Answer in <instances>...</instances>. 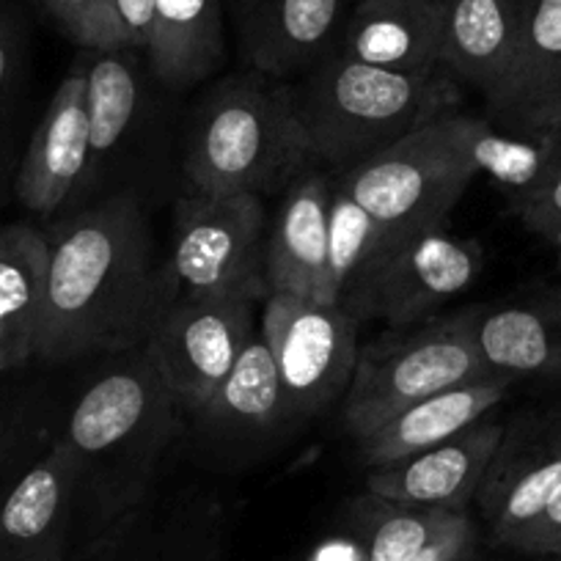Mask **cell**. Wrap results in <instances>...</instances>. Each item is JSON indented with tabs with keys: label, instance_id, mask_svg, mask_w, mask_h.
Masks as SVG:
<instances>
[{
	"label": "cell",
	"instance_id": "obj_1",
	"mask_svg": "<svg viewBox=\"0 0 561 561\" xmlns=\"http://www.w3.org/2000/svg\"><path fill=\"white\" fill-rule=\"evenodd\" d=\"M36 355L53 364L144 347L160 309L152 229L133 193H113L45 231Z\"/></svg>",
	"mask_w": 561,
	"mask_h": 561
},
{
	"label": "cell",
	"instance_id": "obj_2",
	"mask_svg": "<svg viewBox=\"0 0 561 561\" xmlns=\"http://www.w3.org/2000/svg\"><path fill=\"white\" fill-rule=\"evenodd\" d=\"M317 163L289 80L248 67L209 85L185 135L191 191L264 196L287 191Z\"/></svg>",
	"mask_w": 561,
	"mask_h": 561
},
{
	"label": "cell",
	"instance_id": "obj_3",
	"mask_svg": "<svg viewBox=\"0 0 561 561\" xmlns=\"http://www.w3.org/2000/svg\"><path fill=\"white\" fill-rule=\"evenodd\" d=\"M293 91L311 152L331 171L360 165L462 102V85L446 69L393 72L339 53L300 75Z\"/></svg>",
	"mask_w": 561,
	"mask_h": 561
},
{
	"label": "cell",
	"instance_id": "obj_4",
	"mask_svg": "<svg viewBox=\"0 0 561 561\" xmlns=\"http://www.w3.org/2000/svg\"><path fill=\"white\" fill-rule=\"evenodd\" d=\"M493 375L477 342V311L397 328L358 350L344 424L360 440L408 404Z\"/></svg>",
	"mask_w": 561,
	"mask_h": 561
},
{
	"label": "cell",
	"instance_id": "obj_5",
	"mask_svg": "<svg viewBox=\"0 0 561 561\" xmlns=\"http://www.w3.org/2000/svg\"><path fill=\"white\" fill-rule=\"evenodd\" d=\"M262 196H213L187 191L176 202L174 237L160 270V304L174 298H231L264 304Z\"/></svg>",
	"mask_w": 561,
	"mask_h": 561
},
{
	"label": "cell",
	"instance_id": "obj_6",
	"mask_svg": "<svg viewBox=\"0 0 561 561\" xmlns=\"http://www.w3.org/2000/svg\"><path fill=\"white\" fill-rule=\"evenodd\" d=\"M333 176L388 234L404 237L446 226L477 169L462 149L455 111Z\"/></svg>",
	"mask_w": 561,
	"mask_h": 561
},
{
	"label": "cell",
	"instance_id": "obj_7",
	"mask_svg": "<svg viewBox=\"0 0 561 561\" xmlns=\"http://www.w3.org/2000/svg\"><path fill=\"white\" fill-rule=\"evenodd\" d=\"M174 397L144 347L133 350L129 364L91 382L75 402L61 435L80 462L83 484L89 479H100L102 484V479H113L116 471L127 479V462L149 477V466L174 424ZM127 493L135 501L129 479Z\"/></svg>",
	"mask_w": 561,
	"mask_h": 561
},
{
	"label": "cell",
	"instance_id": "obj_8",
	"mask_svg": "<svg viewBox=\"0 0 561 561\" xmlns=\"http://www.w3.org/2000/svg\"><path fill=\"white\" fill-rule=\"evenodd\" d=\"M482 270V242L435 226L388 242L336 306L358 322L380 320L391 328L421 325L473 287Z\"/></svg>",
	"mask_w": 561,
	"mask_h": 561
},
{
	"label": "cell",
	"instance_id": "obj_9",
	"mask_svg": "<svg viewBox=\"0 0 561 561\" xmlns=\"http://www.w3.org/2000/svg\"><path fill=\"white\" fill-rule=\"evenodd\" d=\"M358 325L342 306L270 293L259 333L278 366L287 413L309 415L347 393L358 360Z\"/></svg>",
	"mask_w": 561,
	"mask_h": 561
},
{
	"label": "cell",
	"instance_id": "obj_10",
	"mask_svg": "<svg viewBox=\"0 0 561 561\" xmlns=\"http://www.w3.org/2000/svg\"><path fill=\"white\" fill-rule=\"evenodd\" d=\"M256 304L231 298H174L160 304L144 353L174 397L198 413L251 342Z\"/></svg>",
	"mask_w": 561,
	"mask_h": 561
},
{
	"label": "cell",
	"instance_id": "obj_11",
	"mask_svg": "<svg viewBox=\"0 0 561 561\" xmlns=\"http://www.w3.org/2000/svg\"><path fill=\"white\" fill-rule=\"evenodd\" d=\"M559 488L561 419L517 421L504 433L479 488V506L493 542L520 548Z\"/></svg>",
	"mask_w": 561,
	"mask_h": 561
},
{
	"label": "cell",
	"instance_id": "obj_12",
	"mask_svg": "<svg viewBox=\"0 0 561 561\" xmlns=\"http://www.w3.org/2000/svg\"><path fill=\"white\" fill-rule=\"evenodd\" d=\"M91 185V133L80 56L31 135L14 193L28 213L53 218Z\"/></svg>",
	"mask_w": 561,
	"mask_h": 561
},
{
	"label": "cell",
	"instance_id": "obj_13",
	"mask_svg": "<svg viewBox=\"0 0 561 561\" xmlns=\"http://www.w3.org/2000/svg\"><path fill=\"white\" fill-rule=\"evenodd\" d=\"M358 0H231L248 67L293 80L336 50Z\"/></svg>",
	"mask_w": 561,
	"mask_h": 561
},
{
	"label": "cell",
	"instance_id": "obj_14",
	"mask_svg": "<svg viewBox=\"0 0 561 561\" xmlns=\"http://www.w3.org/2000/svg\"><path fill=\"white\" fill-rule=\"evenodd\" d=\"M504 433L506 427L499 421H477L433 449L369 468L366 490L393 504L466 512L479 495Z\"/></svg>",
	"mask_w": 561,
	"mask_h": 561
},
{
	"label": "cell",
	"instance_id": "obj_15",
	"mask_svg": "<svg viewBox=\"0 0 561 561\" xmlns=\"http://www.w3.org/2000/svg\"><path fill=\"white\" fill-rule=\"evenodd\" d=\"M80 490V462L56 438L0 501V561L58 559Z\"/></svg>",
	"mask_w": 561,
	"mask_h": 561
},
{
	"label": "cell",
	"instance_id": "obj_16",
	"mask_svg": "<svg viewBox=\"0 0 561 561\" xmlns=\"http://www.w3.org/2000/svg\"><path fill=\"white\" fill-rule=\"evenodd\" d=\"M488 113L506 133L561 140V0H534L510 78Z\"/></svg>",
	"mask_w": 561,
	"mask_h": 561
},
{
	"label": "cell",
	"instance_id": "obj_17",
	"mask_svg": "<svg viewBox=\"0 0 561 561\" xmlns=\"http://www.w3.org/2000/svg\"><path fill=\"white\" fill-rule=\"evenodd\" d=\"M333 171H306L284 191L273 229L264 242L270 293H287L325 304L328 213Z\"/></svg>",
	"mask_w": 561,
	"mask_h": 561
},
{
	"label": "cell",
	"instance_id": "obj_18",
	"mask_svg": "<svg viewBox=\"0 0 561 561\" xmlns=\"http://www.w3.org/2000/svg\"><path fill=\"white\" fill-rule=\"evenodd\" d=\"M444 28V0H358L333 53L393 72H440Z\"/></svg>",
	"mask_w": 561,
	"mask_h": 561
},
{
	"label": "cell",
	"instance_id": "obj_19",
	"mask_svg": "<svg viewBox=\"0 0 561 561\" xmlns=\"http://www.w3.org/2000/svg\"><path fill=\"white\" fill-rule=\"evenodd\" d=\"M444 7L440 67L490 102L510 78L534 0H444Z\"/></svg>",
	"mask_w": 561,
	"mask_h": 561
},
{
	"label": "cell",
	"instance_id": "obj_20",
	"mask_svg": "<svg viewBox=\"0 0 561 561\" xmlns=\"http://www.w3.org/2000/svg\"><path fill=\"white\" fill-rule=\"evenodd\" d=\"M512 382L515 380H510V377L493 375L408 404L397 415H391L386 424H380L358 440L360 460L369 468L391 466V462L455 438L471 424L488 419L490 410L504 402Z\"/></svg>",
	"mask_w": 561,
	"mask_h": 561
},
{
	"label": "cell",
	"instance_id": "obj_21",
	"mask_svg": "<svg viewBox=\"0 0 561 561\" xmlns=\"http://www.w3.org/2000/svg\"><path fill=\"white\" fill-rule=\"evenodd\" d=\"M47 237L28 224L0 229V375L36 355L45 317Z\"/></svg>",
	"mask_w": 561,
	"mask_h": 561
},
{
	"label": "cell",
	"instance_id": "obj_22",
	"mask_svg": "<svg viewBox=\"0 0 561 561\" xmlns=\"http://www.w3.org/2000/svg\"><path fill=\"white\" fill-rule=\"evenodd\" d=\"M154 78L171 91L204 83L226 58L220 0H154L152 39L144 50Z\"/></svg>",
	"mask_w": 561,
	"mask_h": 561
},
{
	"label": "cell",
	"instance_id": "obj_23",
	"mask_svg": "<svg viewBox=\"0 0 561 561\" xmlns=\"http://www.w3.org/2000/svg\"><path fill=\"white\" fill-rule=\"evenodd\" d=\"M477 342L495 375L561 380V289L477 314Z\"/></svg>",
	"mask_w": 561,
	"mask_h": 561
},
{
	"label": "cell",
	"instance_id": "obj_24",
	"mask_svg": "<svg viewBox=\"0 0 561 561\" xmlns=\"http://www.w3.org/2000/svg\"><path fill=\"white\" fill-rule=\"evenodd\" d=\"M85 72V107L91 133V180L122 147L140 107V72L135 50H80Z\"/></svg>",
	"mask_w": 561,
	"mask_h": 561
},
{
	"label": "cell",
	"instance_id": "obj_25",
	"mask_svg": "<svg viewBox=\"0 0 561 561\" xmlns=\"http://www.w3.org/2000/svg\"><path fill=\"white\" fill-rule=\"evenodd\" d=\"M287 413L278 366L262 333H253L237 364L196 415L224 430H264Z\"/></svg>",
	"mask_w": 561,
	"mask_h": 561
},
{
	"label": "cell",
	"instance_id": "obj_26",
	"mask_svg": "<svg viewBox=\"0 0 561 561\" xmlns=\"http://www.w3.org/2000/svg\"><path fill=\"white\" fill-rule=\"evenodd\" d=\"M457 124H460L462 149L477 169V176H490L495 185L510 193L512 202L531 193L561 154V140L506 133L490 118L457 113Z\"/></svg>",
	"mask_w": 561,
	"mask_h": 561
},
{
	"label": "cell",
	"instance_id": "obj_27",
	"mask_svg": "<svg viewBox=\"0 0 561 561\" xmlns=\"http://www.w3.org/2000/svg\"><path fill=\"white\" fill-rule=\"evenodd\" d=\"M397 237L388 234L333 176L331 213H328V264H325V304L336 306L353 287V280L369 267L377 253Z\"/></svg>",
	"mask_w": 561,
	"mask_h": 561
},
{
	"label": "cell",
	"instance_id": "obj_28",
	"mask_svg": "<svg viewBox=\"0 0 561 561\" xmlns=\"http://www.w3.org/2000/svg\"><path fill=\"white\" fill-rule=\"evenodd\" d=\"M457 512L433 510V506H408L366 495L358 504V542L364 561H408L430 539L449 526Z\"/></svg>",
	"mask_w": 561,
	"mask_h": 561
},
{
	"label": "cell",
	"instance_id": "obj_29",
	"mask_svg": "<svg viewBox=\"0 0 561 561\" xmlns=\"http://www.w3.org/2000/svg\"><path fill=\"white\" fill-rule=\"evenodd\" d=\"M42 7L80 50L122 47L113 0H42Z\"/></svg>",
	"mask_w": 561,
	"mask_h": 561
},
{
	"label": "cell",
	"instance_id": "obj_30",
	"mask_svg": "<svg viewBox=\"0 0 561 561\" xmlns=\"http://www.w3.org/2000/svg\"><path fill=\"white\" fill-rule=\"evenodd\" d=\"M517 218L523 220L528 231H534L542 240L556 242L561 237V154L548 171L542 182L526 193L523 198L512 202Z\"/></svg>",
	"mask_w": 561,
	"mask_h": 561
},
{
	"label": "cell",
	"instance_id": "obj_31",
	"mask_svg": "<svg viewBox=\"0 0 561 561\" xmlns=\"http://www.w3.org/2000/svg\"><path fill=\"white\" fill-rule=\"evenodd\" d=\"M477 545V528L466 512H457L444 531L435 534L419 553L410 556L408 561H466Z\"/></svg>",
	"mask_w": 561,
	"mask_h": 561
},
{
	"label": "cell",
	"instance_id": "obj_32",
	"mask_svg": "<svg viewBox=\"0 0 561 561\" xmlns=\"http://www.w3.org/2000/svg\"><path fill=\"white\" fill-rule=\"evenodd\" d=\"M113 9H116L122 47L135 53L147 50L152 39L154 0H113Z\"/></svg>",
	"mask_w": 561,
	"mask_h": 561
},
{
	"label": "cell",
	"instance_id": "obj_33",
	"mask_svg": "<svg viewBox=\"0 0 561 561\" xmlns=\"http://www.w3.org/2000/svg\"><path fill=\"white\" fill-rule=\"evenodd\" d=\"M517 550L561 559V488L559 493L553 495V501L548 504V510L542 512V517L534 523V528L526 534V539H523Z\"/></svg>",
	"mask_w": 561,
	"mask_h": 561
},
{
	"label": "cell",
	"instance_id": "obj_34",
	"mask_svg": "<svg viewBox=\"0 0 561 561\" xmlns=\"http://www.w3.org/2000/svg\"><path fill=\"white\" fill-rule=\"evenodd\" d=\"M20 67V36L7 18H0V124L7 118Z\"/></svg>",
	"mask_w": 561,
	"mask_h": 561
},
{
	"label": "cell",
	"instance_id": "obj_35",
	"mask_svg": "<svg viewBox=\"0 0 561 561\" xmlns=\"http://www.w3.org/2000/svg\"><path fill=\"white\" fill-rule=\"evenodd\" d=\"M311 561H364V548H360L358 539L336 537L322 542Z\"/></svg>",
	"mask_w": 561,
	"mask_h": 561
},
{
	"label": "cell",
	"instance_id": "obj_36",
	"mask_svg": "<svg viewBox=\"0 0 561 561\" xmlns=\"http://www.w3.org/2000/svg\"><path fill=\"white\" fill-rule=\"evenodd\" d=\"M14 462H18V457H14V446H12V438H9L7 433H0V501L7 499V493L12 490V484L18 482L23 473H12Z\"/></svg>",
	"mask_w": 561,
	"mask_h": 561
},
{
	"label": "cell",
	"instance_id": "obj_37",
	"mask_svg": "<svg viewBox=\"0 0 561 561\" xmlns=\"http://www.w3.org/2000/svg\"><path fill=\"white\" fill-rule=\"evenodd\" d=\"M553 245H556V251H559V270H561V237L553 242Z\"/></svg>",
	"mask_w": 561,
	"mask_h": 561
},
{
	"label": "cell",
	"instance_id": "obj_38",
	"mask_svg": "<svg viewBox=\"0 0 561 561\" xmlns=\"http://www.w3.org/2000/svg\"><path fill=\"white\" fill-rule=\"evenodd\" d=\"M42 561H61V556H58V559H42Z\"/></svg>",
	"mask_w": 561,
	"mask_h": 561
}]
</instances>
